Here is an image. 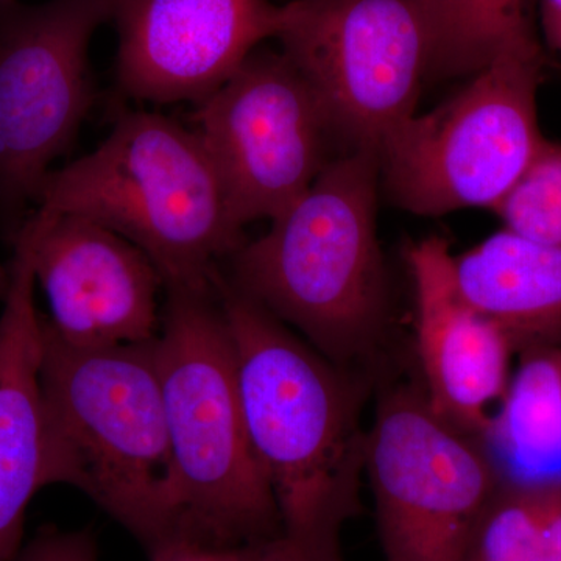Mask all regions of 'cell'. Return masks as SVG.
Masks as SVG:
<instances>
[{
	"instance_id": "8992f818",
	"label": "cell",
	"mask_w": 561,
	"mask_h": 561,
	"mask_svg": "<svg viewBox=\"0 0 561 561\" xmlns=\"http://www.w3.org/2000/svg\"><path fill=\"white\" fill-rule=\"evenodd\" d=\"M541 69L537 41L512 47L438 108L398 125L378 150L391 201L419 216L496 208L546 140Z\"/></svg>"
},
{
	"instance_id": "5b68a950",
	"label": "cell",
	"mask_w": 561,
	"mask_h": 561,
	"mask_svg": "<svg viewBox=\"0 0 561 561\" xmlns=\"http://www.w3.org/2000/svg\"><path fill=\"white\" fill-rule=\"evenodd\" d=\"M35 209L124 236L164 290H214L219 262L245 242L201 135L149 111L122 113L98 149L51 172Z\"/></svg>"
},
{
	"instance_id": "ffe728a7",
	"label": "cell",
	"mask_w": 561,
	"mask_h": 561,
	"mask_svg": "<svg viewBox=\"0 0 561 561\" xmlns=\"http://www.w3.org/2000/svg\"><path fill=\"white\" fill-rule=\"evenodd\" d=\"M13 561H99L98 540L90 529L44 527Z\"/></svg>"
},
{
	"instance_id": "7c38bea8",
	"label": "cell",
	"mask_w": 561,
	"mask_h": 561,
	"mask_svg": "<svg viewBox=\"0 0 561 561\" xmlns=\"http://www.w3.org/2000/svg\"><path fill=\"white\" fill-rule=\"evenodd\" d=\"M117 83L140 102L208 98L262 41L278 38L286 5L271 0H111Z\"/></svg>"
},
{
	"instance_id": "5bb4252c",
	"label": "cell",
	"mask_w": 561,
	"mask_h": 561,
	"mask_svg": "<svg viewBox=\"0 0 561 561\" xmlns=\"http://www.w3.org/2000/svg\"><path fill=\"white\" fill-rule=\"evenodd\" d=\"M11 242L14 251L0 313V561L16 559L32 497L54 485L39 381L43 313L35 306L32 220Z\"/></svg>"
},
{
	"instance_id": "e0dca14e",
	"label": "cell",
	"mask_w": 561,
	"mask_h": 561,
	"mask_svg": "<svg viewBox=\"0 0 561 561\" xmlns=\"http://www.w3.org/2000/svg\"><path fill=\"white\" fill-rule=\"evenodd\" d=\"M526 0H416L432 77L474 76L502 51L535 39Z\"/></svg>"
},
{
	"instance_id": "8fae6325",
	"label": "cell",
	"mask_w": 561,
	"mask_h": 561,
	"mask_svg": "<svg viewBox=\"0 0 561 561\" xmlns=\"http://www.w3.org/2000/svg\"><path fill=\"white\" fill-rule=\"evenodd\" d=\"M31 219L35 280L62 342L110 348L157 341L164 280L142 250L83 217L35 209Z\"/></svg>"
},
{
	"instance_id": "3957f363",
	"label": "cell",
	"mask_w": 561,
	"mask_h": 561,
	"mask_svg": "<svg viewBox=\"0 0 561 561\" xmlns=\"http://www.w3.org/2000/svg\"><path fill=\"white\" fill-rule=\"evenodd\" d=\"M157 339L181 540L271 546L275 497L254 454L230 328L214 290L165 289Z\"/></svg>"
},
{
	"instance_id": "603a6c76",
	"label": "cell",
	"mask_w": 561,
	"mask_h": 561,
	"mask_svg": "<svg viewBox=\"0 0 561 561\" xmlns=\"http://www.w3.org/2000/svg\"><path fill=\"white\" fill-rule=\"evenodd\" d=\"M5 2V0H0V3Z\"/></svg>"
},
{
	"instance_id": "6da1fadb",
	"label": "cell",
	"mask_w": 561,
	"mask_h": 561,
	"mask_svg": "<svg viewBox=\"0 0 561 561\" xmlns=\"http://www.w3.org/2000/svg\"><path fill=\"white\" fill-rule=\"evenodd\" d=\"M214 287L251 445L279 513L280 538L265 561H343V527L360 511L365 474L359 387L221 273Z\"/></svg>"
},
{
	"instance_id": "9a60e30c",
	"label": "cell",
	"mask_w": 561,
	"mask_h": 561,
	"mask_svg": "<svg viewBox=\"0 0 561 561\" xmlns=\"http://www.w3.org/2000/svg\"><path fill=\"white\" fill-rule=\"evenodd\" d=\"M461 298L507 332L516 351L561 343V245L507 228L454 256Z\"/></svg>"
},
{
	"instance_id": "30bf717a",
	"label": "cell",
	"mask_w": 561,
	"mask_h": 561,
	"mask_svg": "<svg viewBox=\"0 0 561 561\" xmlns=\"http://www.w3.org/2000/svg\"><path fill=\"white\" fill-rule=\"evenodd\" d=\"M195 119L241 230L275 219L346 153L311 84L283 51L254 50L198 102Z\"/></svg>"
},
{
	"instance_id": "44dd1931",
	"label": "cell",
	"mask_w": 561,
	"mask_h": 561,
	"mask_svg": "<svg viewBox=\"0 0 561 561\" xmlns=\"http://www.w3.org/2000/svg\"><path fill=\"white\" fill-rule=\"evenodd\" d=\"M265 546H208L191 540L161 542L150 549V561H265Z\"/></svg>"
},
{
	"instance_id": "7402d4cb",
	"label": "cell",
	"mask_w": 561,
	"mask_h": 561,
	"mask_svg": "<svg viewBox=\"0 0 561 561\" xmlns=\"http://www.w3.org/2000/svg\"><path fill=\"white\" fill-rule=\"evenodd\" d=\"M546 38L561 54V0H541Z\"/></svg>"
},
{
	"instance_id": "9c48e42d",
	"label": "cell",
	"mask_w": 561,
	"mask_h": 561,
	"mask_svg": "<svg viewBox=\"0 0 561 561\" xmlns=\"http://www.w3.org/2000/svg\"><path fill=\"white\" fill-rule=\"evenodd\" d=\"M278 38L343 150L378 151L416 113L427 72L416 0H291Z\"/></svg>"
},
{
	"instance_id": "52a82bcc",
	"label": "cell",
	"mask_w": 561,
	"mask_h": 561,
	"mask_svg": "<svg viewBox=\"0 0 561 561\" xmlns=\"http://www.w3.org/2000/svg\"><path fill=\"white\" fill-rule=\"evenodd\" d=\"M7 2V0H5ZM0 3V227L13 239L36 208L50 165L95 101L92 36L111 0Z\"/></svg>"
},
{
	"instance_id": "d6986e66",
	"label": "cell",
	"mask_w": 561,
	"mask_h": 561,
	"mask_svg": "<svg viewBox=\"0 0 561 561\" xmlns=\"http://www.w3.org/2000/svg\"><path fill=\"white\" fill-rule=\"evenodd\" d=\"M493 210L507 230L561 245V144L545 140Z\"/></svg>"
},
{
	"instance_id": "4fadbf2b",
	"label": "cell",
	"mask_w": 561,
	"mask_h": 561,
	"mask_svg": "<svg viewBox=\"0 0 561 561\" xmlns=\"http://www.w3.org/2000/svg\"><path fill=\"white\" fill-rule=\"evenodd\" d=\"M453 261L442 238L424 239L408 250L421 390L432 411L481 438L511 381L516 348L507 332L461 298Z\"/></svg>"
},
{
	"instance_id": "277c9868",
	"label": "cell",
	"mask_w": 561,
	"mask_h": 561,
	"mask_svg": "<svg viewBox=\"0 0 561 561\" xmlns=\"http://www.w3.org/2000/svg\"><path fill=\"white\" fill-rule=\"evenodd\" d=\"M154 342L79 348L41 317L51 479L83 491L147 552L179 538Z\"/></svg>"
},
{
	"instance_id": "ba28073f",
	"label": "cell",
	"mask_w": 561,
	"mask_h": 561,
	"mask_svg": "<svg viewBox=\"0 0 561 561\" xmlns=\"http://www.w3.org/2000/svg\"><path fill=\"white\" fill-rule=\"evenodd\" d=\"M365 476L386 561H463L501 485L481 440L442 419L412 387L379 401Z\"/></svg>"
},
{
	"instance_id": "7a4b0ae2",
	"label": "cell",
	"mask_w": 561,
	"mask_h": 561,
	"mask_svg": "<svg viewBox=\"0 0 561 561\" xmlns=\"http://www.w3.org/2000/svg\"><path fill=\"white\" fill-rule=\"evenodd\" d=\"M378 151L328 164L256 241L231 254L232 286L345 368L381 342L387 276L376 234Z\"/></svg>"
},
{
	"instance_id": "2e32d148",
	"label": "cell",
	"mask_w": 561,
	"mask_h": 561,
	"mask_svg": "<svg viewBox=\"0 0 561 561\" xmlns=\"http://www.w3.org/2000/svg\"><path fill=\"white\" fill-rule=\"evenodd\" d=\"M479 440L501 482L561 479V343L522 351Z\"/></svg>"
},
{
	"instance_id": "ac0fdd59",
	"label": "cell",
	"mask_w": 561,
	"mask_h": 561,
	"mask_svg": "<svg viewBox=\"0 0 561 561\" xmlns=\"http://www.w3.org/2000/svg\"><path fill=\"white\" fill-rule=\"evenodd\" d=\"M463 561H561V479L501 482Z\"/></svg>"
}]
</instances>
